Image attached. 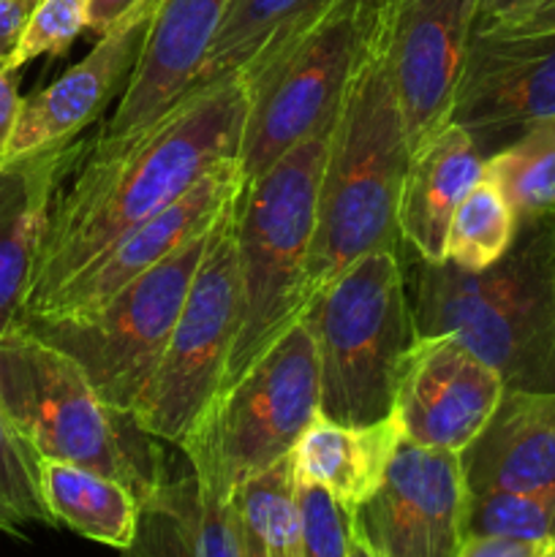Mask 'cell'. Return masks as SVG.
I'll list each match as a JSON object with an SVG mask.
<instances>
[{"instance_id": "5", "label": "cell", "mask_w": 555, "mask_h": 557, "mask_svg": "<svg viewBox=\"0 0 555 557\" xmlns=\"http://www.w3.org/2000/svg\"><path fill=\"white\" fill-rule=\"evenodd\" d=\"M332 128L243 185L234 207L239 326L221 389L232 386L308 308V261ZM218 389V392H221Z\"/></svg>"}, {"instance_id": "11", "label": "cell", "mask_w": 555, "mask_h": 557, "mask_svg": "<svg viewBox=\"0 0 555 557\" xmlns=\"http://www.w3.org/2000/svg\"><path fill=\"white\" fill-rule=\"evenodd\" d=\"M446 120L484 161L555 120V33L473 30Z\"/></svg>"}, {"instance_id": "28", "label": "cell", "mask_w": 555, "mask_h": 557, "mask_svg": "<svg viewBox=\"0 0 555 557\" xmlns=\"http://www.w3.org/2000/svg\"><path fill=\"white\" fill-rule=\"evenodd\" d=\"M27 525L58 522L44 500L38 455L0 411V533L20 536Z\"/></svg>"}, {"instance_id": "13", "label": "cell", "mask_w": 555, "mask_h": 557, "mask_svg": "<svg viewBox=\"0 0 555 557\" xmlns=\"http://www.w3.org/2000/svg\"><path fill=\"white\" fill-rule=\"evenodd\" d=\"M504 392L498 370L460 341L417 337L403 359L392 422L403 441L462 455L488 428Z\"/></svg>"}, {"instance_id": "26", "label": "cell", "mask_w": 555, "mask_h": 557, "mask_svg": "<svg viewBox=\"0 0 555 557\" xmlns=\"http://www.w3.org/2000/svg\"><path fill=\"white\" fill-rule=\"evenodd\" d=\"M484 177L504 194L517 221L555 212V120L488 158Z\"/></svg>"}, {"instance_id": "6", "label": "cell", "mask_w": 555, "mask_h": 557, "mask_svg": "<svg viewBox=\"0 0 555 557\" xmlns=\"http://www.w3.org/2000/svg\"><path fill=\"white\" fill-rule=\"evenodd\" d=\"M379 16V0H330L239 69L248 90L237 166L243 185L332 128Z\"/></svg>"}, {"instance_id": "22", "label": "cell", "mask_w": 555, "mask_h": 557, "mask_svg": "<svg viewBox=\"0 0 555 557\" xmlns=\"http://www.w3.org/2000/svg\"><path fill=\"white\" fill-rule=\"evenodd\" d=\"M397 441L392 417L375 424H343L319 413L294 446V473L297 482L319 484L354 511L381 484Z\"/></svg>"}, {"instance_id": "15", "label": "cell", "mask_w": 555, "mask_h": 557, "mask_svg": "<svg viewBox=\"0 0 555 557\" xmlns=\"http://www.w3.org/2000/svg\"><path fill=\"white\" fill-rule=\"evenodd\" d=\"M243 190V174L237 161H223L207 172L177 201L152 215L134 232L120 237L112 248L71 275L47 302L20 321H79L107 305L120 288L128 286L147 270L161 264L166 256L183 248L188 239L199 237L223 215L229 205ZM16 326V324H14Z\"/></svg>"}, {"instance_id": "29", "label": "cell", "mask_w": 555, "mask_h": 557, "mask_svg": "<svg viewBox=\"0 0 555 557\" xmlns=\"http://www.w3.org/2000/svg\"><path fill=\"white\" fill-rule=\"evenodd\" d=\"M471 533L555 539V484L526 493H490L468 498L466 536Z\"/></svg>"}, {"instance_id": "32", "label": "cell", "mask_w": 555, "mask_h": 557, "mask_svg": "<svg viewBox=\"0 0 555 557\" xmlns=\"http://www.w3.org/2000/svg\"><path fill=\"white\" fill-rule=\"evenodd\" d=\"M457 557H555V539H520L498 533H471Z\"/></svg>"}, {"instance_id": "24", "label": "cell", "mask_w": 555, "mask_h": 557, "mask_svg": "<svg viewBox=\"0 0 555 557\" xmlns=\"http://www.w3.org/2000/svg\"><path fill=\"white\" fill-rule=\"evenodd\" d=\"M243 557H299L297 473L292 455L239 484L232 495Z\"/></svg>"}, {"instance_id": "16", "label": "cell", "mask_w": 555, "mask_h": 557, "mask_svg": "<svg viewBox=\"0 0 555 557\" xmlns=\"http://www.w3.org/2000/svg\"><path fill=\"white\" fill-rule=\"evenodd\" d=\"M226 9L229 0L158 3L139 63L120 96L118 109L92 141V150L128 145L194 90Z\"/></svg>"}, {"instance_id": "17", "label": "cell", "mask_w": 555, "mask_h": 557, "mask_svg": "<svg viewBox=\"0 0 555 557\" xmlns=\"http://www.w3.org/2000/svg\"><path fill=\"white\" fill-rule=\"evenodd\" d=\"M158 3L161 0H141L128 16L98 36L96 47L87 52L85 60L71 65L49 87L33 92L30 98H22L20 120L3 161L44 147L69 145L107 109L114 96H123L139 63Z\"/></svg>"}, {"instance_id": "14", "label": "cell", "mask_w": 555, "mask_h": 557, "mask_svg": "<svg viewBox=\"0 0 555 557\" xmlns=\"http://www.w3.org/2000/svg\"><path fill=\"white\" fill-rule=\"evenodd\" d=\"M479 0H379L386 69L417 147L446 123Z\"/></svg>"}, {"instance_id": "4", "label": "cell", "mask_w": 555, "mask_h": 557, "mask_svg": "<svg viewBox=\"0 0 555 557\" xmlns=\"http://www.w3.org/2000/svg\"><path fill=\"white\" fill-rule=\"evenodd\" d=\"M0 411L38 457L92 468L139 500L169 479L163 441L109 406L74 357L25 326L0 332Z\"/></svg>"}, {"instance_id": "23", "label": "cell", "mask_w": 555, "mask_h": 557, "mask_svg": "<svg viewBox=\"0 0 555 557\" xmlns=\"http://www.w3.org/2000/svg\"><path fill=\"white\" fill-rule=\"evenodd\" d=\"M41 490L58 525L90 542L125 549L136 533L141 500L123 482L92 468L38 457Z\"/></svg>"}, {"instance_id": "8", "label": "cell", "mask_w": 555, "mask_h": 557, "mask_svg": "<svg viewBox=\"0 0 555 557\" xmlns=\"http://www.w3.org/2000/svg\"><path fill=\"white\" fill-rule=\"evenodd\" d=\"M319 357L308 319H297L232 386L205 408L180 451L215 498L294 451L321 413Z\"/></svg>"}, {"instance_id": "7", "label": "cell", "mask_w": 555, "mask_h": 557, "mask_svg": "<svg viewBox=\"0 0 555 557\" xmlns=\"http://www.w3.org/2000/svg\"><path fill=\"white\" fill-rule=\"evenodd\" d=\"M316 341L321 417L375 424L392 417L397 379L417 341L400 250H375L337 272L305 308Z\"/></svg>"}, {"instance_id": "18", "label": "cell", "mask_w": 555, "mask_h": 557, "mask_svg": "<svg viewBox=\"0 0 555 557\" xmlns=\"http://www.w3.org/2000/svg\"><path fill=\"white\" fill-rule=\"evenodd\" d=\"M484 180V158L455 123H441L411 147L397 201L403 248L430 264L446 261V232L460 201Z\"/></svg>"}, {"instance_id": "27", "label": "cell", "mask_w": 555, "mask_h": 557, "mask_svg": "<svg viewBox=\"0 0 555 557\" xmlns=\"http://www.w3.org/2000/svg\"><path fill=\"white\" fill-rule=\"evenodd\" d=\"M515 232L517 215L509 201L484 177L452 215L444 256L462 270H484L506 253Z\"/></svg>"}, {"instance_id": "10", "label": "cell", "mask_w": 555, "mask_h": 557, "mask_svg": "<svg viewBox=\"0 0 555 557\" xmlns=\"http://www.w3.org/2000/svg\"><path fill=\"white\" fill-rule=\"evenodd\" d=\"M234 207L237 199L218 218L166 351L134 406L141 428L177 449L221 389L223 370L237 337L239 272Z\"/></svg>"}, {"instance_id": "36", "label": "cell", "mask_w": 555, "mask_h": 557, "mask_svg": "<svg viewBox=\"0 0 555 557\" xmlns=\"http://www.w3.org/2000/svg\"><path fill=\"white\" fill-rule=\"evenodd\" d=\"M139 3L141 0H90V5H87V30L101 36L109 27L118 25L123 16H128Z\"/></svg>"}, {"instance_id": "21", "label": "cell", "mask_w": 555, "mask_h": 557, "mask_svg": "<svg viewBox=\"0 0 555 557\" xmlns=\"http://www.w3.org/2000/svg\"><path fill=\"white\" fill-rule=\"evenodd\" d=\"M120 557H243L232 500H221L194 473L169 476L139 506L136 533Z\"/></svg>"}, {"instance_id": "1", "label": "cell", "mask_w": 555, "mask_h": 557, "mask_svg": "<svg viewBox=\"0 0 555 557\" xmlns=\"http://www.w3.org/2000/svg\"><path fill=\"white\" fill-rule=\"evenodd\" d=\"M248 90L243 74L196 87L134 141L85 150L63 174L22 299L20 324L71 275L112 248L223 161H237Z\"/></svg>"}, {"instance_id": "20", "label": "cell", "mask_w": 555, "mask_h": 557, "mask_svg": "<svg viewBox=\"0 0 555 557\" xmlns=\"http://www.w3.org/2000/svg\"><path fill=\"white\" fill-rule=\"evenodd\" d=\"M87 147L74 139L0 163V332L20 319L49 201Z\"/></svg>"}, {"instance_id": "3", "label": "cell", "mask_w": 555, "mask_h": 557, "mask_svg": "<svg viewBox=\"0 0 555 557\" xmlns=\"http://www.w3.org/2000/svg\"><path fill=\"white\" fill-rule=\"evenodd\" d=\"M411 145L375 16L332 123L308 261V305L337 272L375 250H403L397 228Z\"/></svg>"}, {"instance_id": "34", "label": "cell", "mask_w": 555, "mask_h": 557, "mask_svg": "<svg viewBox=\"0 0 555 557\" xmlns=\"http://www.w3.org/2000/svg\"><path fill=\"white\" fill-rule=\"evenodd\" d=\"M38 0H0V58L11 60Z\"/></svg>"}, {"instance_id": "37", "label": "cell", "mask_w": 555, "mask_h": 557, "mask_svg": "<svg viewBox=\"0 0 555 557\" xmlns=\"http://www.w3.org/2000/svg\"><path fill=\"white\" fill-rule=\"evenodd\" d=\"M506 33H555V0H533Z\"/></svg>"}, {"instance_id": "35", "label": "cell", "mask_w": 555, "mask_h": 557, "mask_svg": "<svg viewBox=\"0 0 555 557\" xmlns=\"http://www.w3.org/2000/svg\"><path fill=\"white\" fill-rule=\"evenodd\" d=\"M531 3L533 0H479L473 30H506Z\"/></svg>"}, {"instance_id": "12", "label": "cell", "mask_w": 555, "mask_h": 557, "mask_svg": "<svg viewBox=\"0 0 555 557\" xmlns=\"http://www.w3.org/2000/svg\"><path fill=\"white\" fill-rule=\"evenodd\" d=\"M466 517L460 455L400 438L375 493L351 511V531L375 557H457Z\"/></svg>"}, {"instance_id": "31", "label": "cell", "mask_w": 555, "mask_h": 557, "mask_svg": "<svg viewBox=\"0 0 555 557\" xmlns=\"http://www.w3.org/2000/svg\"><path fill=\"white\" fill-rule=\"evenodd\" d=\"M87 5L90 0H38L9 60L11 69H22L44 54L65 52L87 27Z\"/></svg>"}, {"instance_id": "25", "label": "cell", "mask_w": 555, "mask_h": 557, "mask_svg": "<svg viewBox=\"0 0 555 557\" xmlns=\"http://www.w3.org/2000/svg\"><path fill=\"white\" fill-rule=\"evenodd\" d=\"M326 3L330 0H229V9L194 90L237 74L272 38Z\"/></svg>"}, {"instance_id": "19", "label": "cell", "mask_w": 555, "mask_h": 557, "mask_svg": "<svg viewBox=\"0 0 555 557\" xmlns=\"http://www.w3.org/2000/svg\"><path fill=\"white\" fill-rule=\"evenodd\" d=\"M460 460L468 498L555 484V392L506 389Z\"/></svg>"}, {"instance_id": "33", "label": "cell", "mask_w": 555, "mask_h": 557, "mask_svg": "<svg viewBox=\"0 0 555 557\" xmlns=\"http://www.w3.org/2000/svg\"><path fill=\"white\" fill-rule=\"evenodd\" d=\"M20 109L22 98L20 90H16V71L11 69L9 60L0 58V161H3L11 136H14Z\"/></svg>"}, {"instance_id": "30", "label": "cell", "mask_w": 555, "mask_h": 557, "mask_svg": "<svg viewBox=\"0 0 555 557\" xmlns=\"http://www.w3.org/2000/svg\"><path fill=\"white\" fill-rule=\"evenodd\" d=\"M299 557H348L351 511L319 484L297 482Z\"/></svg>"}, {"instance_id": "38", "label": "cell", "mask_w": 555, "mask_h": 557, "mask_svg": "<svg viewBox=\"0 0 555 557\" xmlns=\"http://www.w3.org/2000/svg\"><path fill=\"white\" fill-rule=\"evenodd\" d=\"M348 557H375V555L370 553L368 544H365L362 539L351 531V549H348Z\"/></svg>"}, {"instance_id": "9", "label": "cell", "mask_w": 555, "mask_h": 557, "mask_svg": "<svg viewBox=\"0 0 555 557\" xmlns=\"http://www.w3.org/2000/svg\"><path fill=\"white\" fill-rule=\"evenodd\" d=\"M215 223L120 288L87 319L25 321L16 326L36 332L74 357L109 406L134 413V406L166 351Z\"/></svg>"}, {"instance_id": "2", "label": "cell", "mask_w": 555, "mask_h": 557, "mask_svg": "<svg viewBox=\"0 0 555 557\" xmlns=\"http://www.w3.org/2000/svg\"><path fill=\"white\" fill-rule=\"evenodd\" d=\"M417 337L449 335L482 357L506 389L555 392V212L517 221L484 270L430 264L400 250Z\"/></svg>"}]
</instances>
